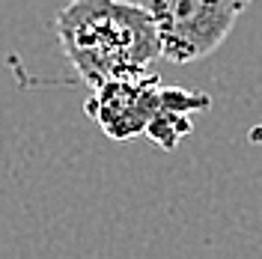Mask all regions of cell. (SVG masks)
I'll return each mask as SVG.
<instances>
[{
    "instance_id": "cell-1",
    "label": "cell",
    "mask_w": 262,
    "mask_h": 259,
    "mask_svg": "<svg viewBox=\"0 0 262 259\" xmlns=\"http://www.w3.org/2000/svg\"><path fill=\"white\" fill-rule=\"evenodd\" d=\"M66 60L86 87L149 75L161 57L152 18L131 0H69L54 21Z\"/></svg>"
},
{
    "instance_id": "cell-2",
    "label": "cell",
    "mask_w": 262,
    "mask_h": 259,
    "mask_svg": "<svg viewBox=\"0 0 262 259\" xmlns=\"http://www.w3.org/2000/svg\"><path fill=\"white\" fill-rule=\"evenodd\" d=\"M155 24L161 57L185 66L224 45L245 6L232 0H137Z\"/></svg>"
},
{
    "instance_id": "cell-3",
    "label": "cell",
    "mask_w": 262,
    "mask_h": 259,
    "mask_svg": "<svg viewBox=\"0 0 262 259\" xmlns=\"http://www.w3.org/2000/svg\"><path fill=\"white\" fill-rule=\"evenodd\" d=\"M164 83L158 75H137L107 81L104 87L93 90L86 101V114L96 119V125L111 140H131L137 134H146L152 119L161 107Z\"/></svg>"
},
{
    "instance_id": "cell-4",
    "label": "cell",
    "mask_w": 262,
    "mask_h": 259,
    "mask_svg": "<svg viewBox=\"0 0 262 259\" xmlns=\"http://www.w3.org/2000/svg\"><path fill=\"white\" fill-rule=\"evenodd\" d=\"M209 107V96L194 93V90H179V87H164L161 93V107L152 119L146 134L161 146V149H173L185 134H191L196 111Z\"/></svg>"
},
{
    "instance_id": "cell-5",
    "label": "cell",
    "mask_w": 262,
    "mask_h": 259,
    "mask_svg": "<svg viewBox=\"0 0 262 259\" xmlns=\"http://www.w3.org/2000/svg\"><path fill=\"white\" fill-rule=\"evenodd\" d=\"M232 3H238V6H247V3H253V0H232Z\"/></svg>"
}]
</instances>
